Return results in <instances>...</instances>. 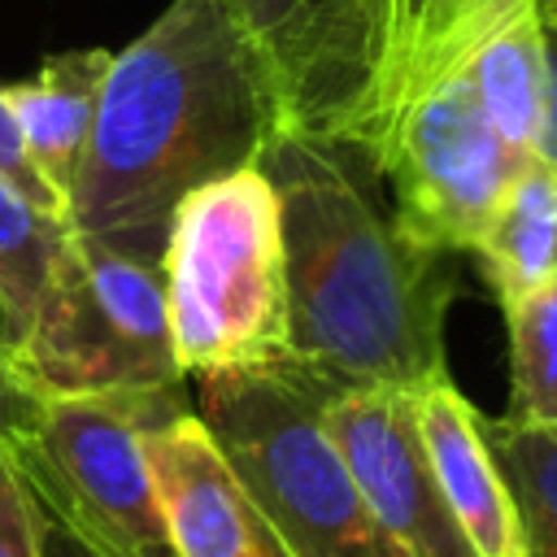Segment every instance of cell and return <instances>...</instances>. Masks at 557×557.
I'll return each mask as SVG.
<instances>
[{"mask_svg":"<svg viewBox=\"0 0 557 557\" xmlns=\"http://www.w3.org/2000/svg\"><path fill=\"white\" fill-rule=\"evenodd\" d=\"M274 131V100L226 4L170 0L113 52L70 231L161 265L183 196L257 165Z\"/></svg>","mask_w":557,"mask_h":557,"instance_id":"obj_1","label":"cell"},{"mask_svg":"<svg viewBox=\"0 0 557 557\" xmlns=\"http://www.w3.org/2000/svg\"><path fill=\"white\" fill-rule=\"evenodd\" d=\"M257 165L283 209L292 361L339 392L444 379V318L461 292L448 252L413 244L322 139L274 131Z\"/></svg>","mask_w":557,"mask_h":557,"instance_id":"obj_2","label":"cell"},{"mask_svg":"<svg viewBox=\"0 0 557 557\" xmlns=\"http://www.w3.org/2000/svg\"><path fill=\"white\" fill-rule=\"evenodd\" d=\"M161 283L183 379L292 361L283 209L261 165L183 196L161 248Z\"/></svg>","mask_w":557,"mask_h":557,"instance_id":"obj_3","label":"cell"},{"mask_svg":"<svg viewBox=\"0 0 557 557\" xmlns=\"http://www.w3.org/2000/svg\"><path fill=\"white\" fill-rule=\"evenodd\" d=\"M331 392L339 387L283 361L196 379V413L287 557H400L326 435L322 409Z\"/></svg>","mask_w":557,"mask_h":557,"instance_id":"obj_4","label":"cell"},{"mask_svg":"<svg viewBox=\"0 0 557 557\" xmlns=\"http://www.w3.org/2000/svg\"><path fill=\"white\" fill-rule=\"evenodd\" d=\"M13 352L39 396L183 387L161 265L78 231Z\"/></svg>","mask_w":557,"mask_h":557,"instance_id":"obj_5","label":"cell"},{"mask_svg":"<svg viewBox=\"0 0 557 557\" xmlns=\"http://www.w3.org/2000/svg\"><path fill=\"white\" fill-rule=\"evenodd\" d=\"M187 405L183 387L44 396L17 466L35 509L61 522L100 557H174L157 509L144 435L157 418Z\"/></svg>","mask_w":557,"mask_h":557,"instance_id":"obj_6","label":"cell"},{"mask_svg":"<svg viewBox=\"0 0 557 557\" xmlns=\"http://www.w3.org/2000/svg\"><path fill=\"white\" fill-rule=\"evenodd\" d=\"M374 174L392 187V222L431 252H470L505 183L522 165L461 70H448L405 96L374 144Z\"/></svg>","mask_w":557,"mask_h":557,"instance_id":"obj_7","label":"cell"},{"mask_svg":"<svg viewBox=\"0 0 557 557\" xmlns=\"http://www.w3.org/2000/svg\"><path fill=\"white\" fill-rule=\"evenodd\" d=\"M244 35L278 131L357 152L387 44V0H222Z\"/></svg>","mask_w":557,"mask_h":557,"instance_id":"obj_8","label":"cell"},{"mask_svg":"<svg viewBox=\"0 0 557 557\" xmlns=\"http://www.w3.org/2000/svg\"><path fill=\"white\" fill-rule=\"evenodd\" d=\"M322 422L370 518L400 557H474L426 461L413 392L344 387L326 396Z\"/></svg>","mask_w":557,"mask_h":557,"instance_id":"obj_9","label":"cell"},{"mask_svg":"<svg viewBox=\"0 0 557 557\" xmlns=\"http://www.w3.org/2000/svg\"><path fill=\"white\" fill-rule=\"evenodd\" d=\"M144 457L174 557H257L261 518L196 405L157 418Z\"/></svg>","mask_w":557,"mask_h":557,"instance_id":"obj_10","label":"cell"},{"mask_svg":"<svg viewBox=\"0 0 557 557\" xmlns=\"http://www.w3.org/2000/svg\"><path fill=\"white\" fill-rule=\"evenodd\" d=\"M413 409L435 483L474 557H527L518 505L483 440V413L470 405V396L444 374L413 392Z\"/></svg>","mask_w":557,"mask_h":557,"instance_id":"obj_11","label":"cell"},{"mask_svg":"<svg viewBox=\"0 0 557 557\" xmlns=\"http://www.w3.org/2000/svg\"><path fill=\"white\" fill-rule=\"evenodd\" d=\"M109 65H113L109 48H70V52H52L35 70V78L4 87L22 148L39 170V178L52 187V196L65 205V213L91 144Z\"/></svg>","mask_w":557,"mask_h":557,"instance_id":"obj_12","label":"cell"},{"mask_svg":"<svg viewBox=\"0 0 557 557\" xmlns=\"http://www.w3.org/2000/svg\"><path fill=\"white\" fill-rule=\"evenodd\" d=\"M466 83L500 139L531 157L548 100V26L535 0H509L461 52Z\"/></svg>","mask_w":557,"mask_h":557,"instance_id":"obj_13","label":"cell"},{"mask_svg":"<svg viewBox=\"0 0 557 557\" xmlns=\"http://www.w3.org/2000/svg\"><path fill=\"white\" fill-rule=\"evenodd\" d=\"M474 261L496 305L509 309L557 274V165L540 152L522 157L500 200L492 205Z\"/></svg>","mask_w":557,"mask_h":557,"instance_id":"obj_14","label":"cell"},{"mask_svg":"<svg viewBox=\"0 0 557 557\" xmlns=\"http://www.w3.org/2000/svg\"><path fill=\"white\" fill-rule=\"evenodd\" d=\"M509 0H387V44H383V74L374 91V109L357 157L374 144L387 113L413 96L422 83L461 65L470 39L505 9Z\"/></svg>","mask_w":557,"mask_h":557,"instance_id":"obj_15","label":"cell"},{"mask_svg":"<svg viewBox=\"0 0 557 557\" xmlns=\"http://www.w3.org/2000/svg\"><path fill=\"white\" fill-rule=\"evenodd\" d=\"M483 440L518 505L527 557H557V426L483 413Z\"/></svg>","mask_w":557,"mask_h":557,"instance_id":"obj_16","label":"cell"},{"mask_svg":"<svg viewBox=\"0 0 557 557\" xmlns=\"http://www.w3.org/2000/svg\"><path fill=\"white\" fill-rule=\"evenodd\" d=\"M65 239H70V222L30 205L0 174V300H4V313L17 339L26 335L48 292V278L57 270Z\"/></svg>","mask_w":557,"mask_h":557,"instance_id":"obj_17","label":"cell"},{"mask_svg":"<svg viewBox=\"0 0 557 557\" xmlns=\"http://www.w3.org/2000/svg\"><path fill=\"white\" fill-rule=\"evenodd\" d=\"M509 405L505 418L557 426V274L505 309Z\"/></svg>","mask_w":557,"mask_h":557,"instance_id":"obj_18","label":"cell"},{"mask_svg":"<svg viewBox=\"0 0 557 557\" xmlns=\"http://www.w3.org/2000/svg\"><path fill=\"white\" fill-rule=\"evenodd\" d=\"M0 557H44L35 500L9 457H0Z\"/></svg>","mask_w":557,"mask_h":557,"instance_id":"obj_19","label":"cell"},{"mask_svg":"<svg viewBox=\"0 0 557 557\" xmlns=\"http://www.w3.org/2000/svg\"><path fill=\"white\" fill-rule=\"evenodd\" d=\"M39 409H44V396L22 374L17 352L0 348V457H9L22 440H30L35 422H39Z\"/></svg>","mask_w":557,"mask_h":557,"instance_id":"obj_20","label":"cell"},{"mask_svg":"<svg viewBox=\"0 0 557 557\" xmlns=\"http://www.w3.org/2000/svg\"><path fill=\"white\" fill-rule=\"evenodd\" d=\"M0 174L30 200V205H39L44 213H52V218H65L70 222V213H65V205L52 196V187L39 178V170L30 165V157H26V148H22V135H17V122H13V109H9V100H4V87H0Z\"/></svg>","mask_w":557,"mask_h":557,"instance_id":"obj_21","label":"cell"},{"mask_svg":"<svg viewBox=\"0 0 557 557\" xmlns=\"http://www.w3.org/2000/svg\"><path fill=\"white\" fill-rule=\"evenodd\" d=\"M39 513V509H35ZM39 544H44V557H100V553H91L78 535H70L61 522H52V518H44L39 513Z\"/></svg>","mask_w":557,"mask_h":557,"instance_id":"obj_22","label":"cell"},{"mask_svg":"<svg viewBox=\"0 0 557 557\" xmlns=\"http://www.w3.org/2000/svg\"><path fill=\"white\" fill-rule=\"evenodd\" d=\"M257 557H287V548L274 540V531L265 522H257Z\"/></svg>","mask_w":557,"mask_h":557,"instance_id":"obj_23","label":"cell"},{"mask_svg":"<svg viewBox=\"0 0 557 557\" xmlns=\"http://www.w3.org/2000/svg\"><path fill=\"white\" fill-rule=\"evenodd\" d=\"M0 348H17V335H13V322L4 313V300H0Z\"/></svg>","mask_w":557,"mask_h":557,"instance_id":"obj_24","label":"cell"},{"mask_svg":"<svg viewBox=\"0 0 557 557\" xmlns=\"http://www.w3.org/2000/svg\"><path fill=\"white\" fill-rule=\"evenodd\" d=\"M535 4H540L544 26H548V30H557V0H535Z\"/></svg>","mask_w":557,"mask_h":557,"instance_id":"obj_25","label":"cell"}]
</instances>
